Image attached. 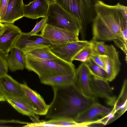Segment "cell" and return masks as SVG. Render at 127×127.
Listing matches in <instances>:
<instances>
[{"instance_id":"obj_1","label":"cell","mask_w":127,"mask_h":127,"mask_svg":"<svg viewBox=\"0 0 127 127\" xmlns=\"http://www.w3.org/2000/svg\"><path fill=\"white\" fill-rule=\"evenodd\" d=\"M95 8L96 15L92 22V39L113 41L127 27V6L119 2L109 5L97 0Z\"/></svg>"},{"instance_id":"obj_2","label":"cell","mask_w":127,"mask_h":127,"mask_svg":"<svg viewBox=\"0 0 127 127\" xmlns=\"http://www.w3.org/2000/svg\"><path fill=\"white\" fill-rule=\"evenodd\" d=\"M52 88L54 97L46 115L47 119L69 118L75 120L79 113L95 101L81 94L74 83Z\"/></svg>"},{"instance_id":"obj_3","label":"cell","mask_w":127,"mask_h":127,"mask_svg":"<svg viewBox=\"0 0 127 127\" xmlns=\"http://www.w3.org/2000/svg\"><path fill=\"white\" fill-rule=\"evenodd\" d=\"M25 68L33 71L39 79L56 75L75 73L76 69L72 63L60 59L44 60L25 54Z\"/></svg>"},{"instance_id":"obj_4","label":"cell","mask_w":127,"mask_h":127,"mask_svg":"<svg viewBox=\"0 0 127 127\" xmlns=\"http://www.w3.org/2000/svg\"><path fill=\"white\" fill-rule=\"evenodd\" d=\"M97 0H55L56 3L75 18L82 40H85L88 25L96 15L95 5Z\"/></svg>"},{"instance_id":"obj_5","label":"cell","mask_w":127,"mask_h":127,"mask_svg":"<svg viewBox=\"0 0 127 127\" xmlns=\"http://www.w3.org/2000/svg\"><path fill=\"white\" fill-rule=\"evenodd\" d=\"M79 30L72 31L47 24L40 34L52 45L79 41Z\"/></svg>"},{"instance_id":"obj_6","label":"cell","mask_w":127,"mask_h":127,"mask_svg":"<svg viewBox=\"0 0 127 127\" xmlns=\"http://www.w3.org/2000/svg\"><path fill=\"white\" fill-rule=\"evenodd\" d=\"M47 17L48 24L72 31L79 30L73 15L56 3L49 5Z\"/></svg>"},{"instance_id":"obj_7","label":"cell","mask_w":127,"mask_h":127,"mask_svg":"<svg viewBox=\"0 0 127 127\" xmlns=\"http://www.w3.org/2000/svg\"><path fill=\"white\" fill-rule=\"evenodd\" d=\"M110 109L95 101L87 109L79 113L75 120L79 123H86L89 125L98 123L102 119L108 117L112 113Z\"/></svg>"},{"instance_id":"obj_8","label":"cell","mask_w":127,"mask_h":127,"mask_svg":"<svg viewBox=\"0 0 127 127\" xmlns=\"http://www.w3.org/2000/svg\"><path fill=\"white\" fill-rule=\"evenodd\" d=\"M90 43L85 40L52 45L51 49L59 58L66 62L72 63L75 56Z\"/></svg>"},{"instance_id":"obj_9","label":"cell","mask_w":127,"mask_h":127,"mask_svg":"<svg viewBox=\"0 0 127 127\" xmlns=\"http://www.w3.org/2000/svg\"><path fill=\"white\" fill-rule=\"evenodd\" d=\"M51 46L50 42L42 37L40 34L31 35L28 32H22L17 38L13 47L17 48L25 54L37 47Z\"/></svg>"},{"instance_id":"obj_10","label":"cell","mask_w":127,"mask_h":127,"mask_svg":"<svg viewBox=\"0 0 127 127\" xmlns=\"http://www.w3.org/2000/svg\"><path fill=\"white\" fill-rule=\"evenodd\" d=\"M107 80L94 77L91 75L90 82L92 93L95 97L106 99L108 104L114 105L116 98Z\"/></svg>"},{"instance_id":"obj_11","label":"cell","mask_w":127,"mask_h":127,"mask_svg":"<svg viewBox=\"0 0 127 127\" xmlns=\"http://www.w3.org/2000/svg\"><path fill=\"white\" fill-rule=\"evenodd\" d=\"M91 74L84 63L76 69L74 84L80 92L86 98L95 101L91 88L90 79Z\"/></svg>"},{"instance_id":"obj_12","label":"cell","mask_w":127,"mask_h":127,"mask_svg":"<svg viewBox=\"0 0 127 127\" xmlns=\"http://www.w3.org/2000/svg\"><path fill=\"white\" fill-rule=\"evenodd\" d=\"M4 28L0 32V49L7 57L22 32L19 27L13 24L4 23Z\"/></svg>"},{"instance_id":"obj_13","label":"cell","mask_w":127,"mask_h":127,"mask_svg":"<svg viewBox=\"0 0 127 127\" xmlns=\"http://www.w3.org/2000/svg\"><path fill=\"white\" fill-rule=\"evenodd\" d=\"M20 84L25 96L31 104L35 114L46 115L49 105L46 104L40 94L29 87L26 82H24Z\"/></svg>"},{"instance_id":"obj_14","label":"cell","mask_w":127,"mask_h":127,"mask_svg":"<svg viewBox=\"0 0 127 127\" xmlns=\"http://www.w3.org/2000/svg\"><path fill=\"white\" fill-rule=\"evenodd\" d=\"M108 80L111 82L117 76L120 70L121 64L118 51L112 45H109L107 56L104 55Z\"/></svg>"},{"instance_id":"obj_15","label":"cell","mask_w":127,"mask_h":127,"mask_svg":"<svg viewBox=\"0 0 127 127\" xmlns=\"http://www.w3.org/2000/svg\"><path fill=\"white\" fill-rule=\"evenodd\" d=\"M49 5L46 0H35L28 4H24V17L35 19L47 17Z\"/></svg>"},{"instance_id":"obj_16","label":"cell","mask_w":127,"mask_h":127,"mask_svg":"<svg viewBox=\"0 0 127 127\" xmlns=\"http://www.w3.org/2000/svg\"><path fill=\"white\" fill-rule=\"evenodd\" d=\"M6 101L19 113L38 121L31 104L25 96L22 97L6 96Z\"/></svg>"},{"instance_id":"obj_17","label":"cell","mask_w":127,"mask_h":127,"mask_svg":"<svg viewBox=\"0 0 127 127\" xmlns=\"http://www.w3.org/2000/svg\"><path fill=\"white\" fill-rule=\"evenodd\" d=\"M23 0H9L5 16L1 23L13 24L24 17Z\"/></svg>"},{"instance_id":"obj_18","label":"cell","mask_w":127,"mask_h":127,"mask_svg":"<svg viewBox=\"0 0 127 127\" xmlns=\"http://www.w3.org/2000/svg\"><path fill=\"white\" fill-rule=\"evenodd\" d=\"M0 83L6 96L13 97L25 96L20 83L7 74L0 76Z\"/></svg>"},{"instance_id":"obj_19","label":"cell","mask_w":127,"mask_h":127,"mask_svg":"<svg viewBox=\"0 0 127 127\" xmlns=\"http://www.w3.org/2000/svg\"><path fill=\"white\" fill-rule=\"evenodd\" d=\"M7 58L8 69L12 72L23 70L25 66V54L19 49L13 47Z\"/></svg>"},{"instance_id":"obj_20","label":"cell","mask_w":127,"mask_h":127,"mask_svg":"<svg viewBox=\"0 0 127 127\" xmlns=\"http://www.w3.org/2000/svg\"><path fill=\"white\" fill-rule=\"evenodd\" d=\"M75 73L56 75L40 79L42 83L53 87L64 86L74 83Z\"/></svg>"},{"instance_id":"obj_21","label":"cell","mask_w":127,"mask_h":127,"mask_svg":"<svg viewBox=\"0 0 127 127\" xmlns=\"http://www.w3.org/2000/svg\"><path fill=\"white\" fill-rule=\"evenodd\" d=\"M127 79L124 81L120 94L116 100L112 110L114 114L118 112L121 115L125 112L127 109Z\"/></svg>"},{"instance_id":"obj_22","label":"cell","mask_w":127,"mask_h":127,"mask_svg":"<svg viewBox=\"0 0 127 127\" xmlns=\"http://www.w3.org/2000/svg\"><path fill=\"white\" fill-rule=\"evenodd\" d=\"M25 54L44 60H54L59 58L52 51L50 47H40L32 49Z\"/></svg>"},{"instance_id":"obj_23","label":"cell","mask_w":127,"mask_h":127,"mask_svg":"<svg viewBox=\"0 0 127 127\" xmlns=\"http://www.w3.org/2000/svg\"><path fill=\"white\" fill-rule=\"evenodd\" d=\"M84 63L91 75L108 80V76L106 71L96 64L91 58L88 59Z\"/></svg>"},{"instance_id":"obj_24","label":"cell","mask_w":127,"mask_h":127,"mask_svg":"<svg viewBox=\"0 0 127 127\" xmlns=\"http://www.w3.org/2000/svg\"><path fill=\"white\" fill-rule=\"evenodd\" d=\"M44 122L46 123L54 125L56 127H84L88 126L86 123H79L73 119L69 118L50 119Z\"/></svg>"},{"instance_id":"obj_25","label":"cell","mask_w":127,"mask_h":127,"mask_svg":"<svg viewBox=\"0 0 127 127\" xmlns=\"http://www.w3.org/2000/svg\"><path fill=\"white\" fill-rule=\"evenodd\" d=\"M113 41L115 45L123 51L127 56V27L124 28Z\"/></svg>"},{"instance_id":"obj_26","label":"cell","mask_w":127,"mask_h":127,"mask_svg":"<svg viewBox=\"0 0 127 127\" xmlns=\"http://www.w3.org/2000/svg\"><path fill=\"white\" fill-rule=\"evenodd\" d=\"M90 41L92 46L93 55L107 56L109 45L106 44L104 41H97L92 39Z\"/></svg>"},{"instance_id":"obj_27","label":"cell","mask_w":127,"mask_h":127,"mask_svg":"<svg viewBox=\"0 0 127 127\" xmlns=\"http://www.w3.org/2000/svg\"><path fill=\"white\" fill-rule=\"evenodd\" d=\"M93 55V48L90 41L89 43L82 49L75 56L73 61L77 60L82 63H84L88 59L91 58Z\"/></svg>"},{"instance_id":"obj_28","label":"cell","mask_w":127,"mask_h":127,"mask_svg":"<svg viewBox=\"0 0 127 127\" xmlns=\"http://www.w3.org/2000/svg\"><path fill=\"white\" fill-rule=\"evenodd\" d=\"M47 22V18H44L39 22L36 23L35 26L32 30L28 32L31 35H34L41 31L44 28Z\"/></svg>"},{"instance_id":"obj_29","label":"cell","mask_w":127,"mask_h":127,"mask_svg":"<svg viewBox=\"0 0 127 127\" xmlns=\"http://www.w3.org/2000/svg\"><path fill=\"white\" fill-rule=\"evenodd\" d=\"M8 69L6 57L0 54V76L7 74Z\"/></svg>"},{"instance_id":"obj_30","label":"cell","mask_w":127,"mask_h":127,"mask_svg":"<svg viewBox=\"0 0 127 127\" xmlns=\"http://www.w3.org/2000/svg\"><path fill=\"white\" fill-rule=\"evenodd\" d=\"M91 58L96 64L106 71V65L104 55H93Z\"/></svg>"},{"instance_id":"obj_31","label":"cell","mask_w":127,"mask_h":127,"mask_svg":"<svg viewBox=\"0 0 127 127\" xmlns=\"http://www.w3.org/2000/svg\"><path fill=\"white\" fill-rule=\"evenodd\" d=\"M9 0H0V22L2 21L5 15Z\"/></svg>"},{"instance_id":"obj_32","label":"cell","mask_w":127,"mask_h":127,"mask_svg":"<svg viewBox=\"0 0 127 127\" xmlns=\"http://www.w3.org/2000/svg\"><path fill=\"white\" fill-rule=\"evenodd\" d=\"M6 101V95L4 93L0 83V101Z\"/></svg>"},{"instance_id":"obj_33","label":"cell","mask_w":127,"mask_h":127,"mask_svg":"<svg viewBox=\"0 0 127 127\" xmlns=\"http://www.w3.org/2000/svg\"><path fill=\"white\" fill-rule=\"evenodd\" d=\"M49 5L56 3L55 0H46Z\"/></svg>"},{"instance_id":"obj_34","label":"cell","mask_w":127,"mask_h":127,"mask_svg":"<svg viewBox=\"0 0 127 127\" xmlns=\"http://www.w3.org/2000/svg\"><path fill=\"white\" fill-rule=\"evenodd\" d=\"M4 24H2L0 22V32L4 28Z\"/></svg>"},{"instance_id":"obj_35","label":"cell","mask_w":127,"mask_h":127,"mask_svg":"<svg viewBox=\"0 0 127 127\" xmlns=\"http://www.w3.org/2000/svg\"><path fill=\"white\" fill-rule=\"evenodd\" d=\"M0 55H1V54H0Z\"/></svg>"}]
</instances>
